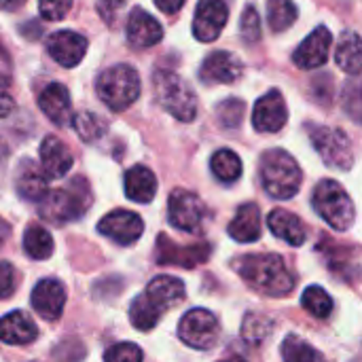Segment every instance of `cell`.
I'll list each match as a JSON object with an SVG mask.
<instances>
[{
    "mask_svg": "<svg viewBox=\"0 0 362 362\" xmlns=\"http://www.w3.org/2000/svg\"><path fill=\"white\" fill-rule=\"evenodd\" d=\"M36 325L23 312H11L0 318V341L8 346H28L36 339Z\"/></svg>",
    "mask_w": 362,
    "mask_h": 362,
    "instance_id": "obj_24",
    "label": "cell"
},
{
    "mask_svg": "<svg viewBox=\"0 0 362 362\" xmlns=\"http://www.w3.org/2000/svg\"><path fill=\"white\" fill-rule=\"evenodd\" d=\"M168 218L172 227L187 231V233H195L199 231L206 218V206L195 193L176 189L172 191L170 202H168Z\"/></svg>",
    "mask_w": 362,
    "mask_h": 362,
    "instance_id": "obj_9",
    "label": "cell"
},
{
    "mask_svg": "<svg viewBox=\"0 0 362 362\" xmlns=\"http://www.w3.org/2000/svg\"><path fill=\"white\" fill-rule=\"evenodd\" d=\"M49 55L64 68H74L87 53V38L72 30H57L47 38Z\"/></svg>",
    "mask_w": 362,
    "mask_h": 362,
    "instance_id": "obj_13",
    "label": "cell"
},
{
    "mask_svg": "<svg viewBox=\"0 0 362 362\" xmlns=\"http://www.w3.org/2000/svg\"><path fill=\"white\" fill-rule=\"evenodd\" d=\"M161 318V312L146 299V295H140L134 299L132 308H129V320L138 331H153L157 327Z\"/></svg>",
    "mask_w": 362,
    "mask_h": 362,
    "instance_id": "obj_31",
    "label": "cell"
},
{
    "mask_svg": "<svg viewBox=\"0 0 362 362\" xmlns=\"http://www.w3.org/2000/svg\"><path fill=\"white\" fill-rule=\"evenodd\" d=\"M301 305L316 318H329L333 312V299L322 286L305 288V293L301 297Z\"/></svg>",
    "mask_w": 362,
    "mask_h": 362,
    "instance_id": "obj_34",
    "label": "cell"
},
{
    "mask_svg": "<svg viewBox=\"0 0 362 362\" xmlns=\"http://www.w3.org/2000/svg\"><path fill=\"white\" fill-rule=\"evenodd\" d=\"M38 106L55 125H66L72 117L70 91L62 83H49L38 95Z\"/></svg>",
    "mask_w": 362,
    "mask_h": 362,
    "instance_id": "obj_20",
    "label": "cell"
},
{
    "mask_svg": "<svg viewBox=\"0 0 362 362\" xmlns=\"http://www.w3.org/2000/svg\"><path fill=\"white\" fill-rule=\"evenodd\" d=\"M91 206V189L85 178H72L66 189L49 191L40 199V216L51 223H70Z\"/></svg>",
    "mask_w": 362,
    "mask_h": 362,
    "instance_id": "obj_3",
    "label": "cell"
},
{
    "mask_svg": "<svg viewBox=\"0 0 362 362\" xmlns=\"http://www.w3.org/2000/svg\"><path fill=\"white\" fill-rule=\"evenodd\" d=\"M310 140L322 161L335 170H350L354 163V148L346 132L327 125H312Z\"/></svg>",
    "mask_w": 362,
    "mask_h": 362,
    "instance_id": "obj_7",
    "label": "cell"
},
{
    "mask_svg": "<svg viewBox=\"0 0 362 362\" xmlns=\"http://www.w3.org/2000/svg\"><path fill=\"white\" fill-rule=\"evenodd\" d=\"M210 168L221 182H235L242 176V159L229 148L216 151L210 159Z\"/></svg>",
    "mask_w": 362,
    "mask_h": 362,
    "instance_id": "obj_29",
    "label": "cell"
},
{
    "mask_svg": "<svg viewBox=\"0 0 362 362\" xmlns=\"http://www.w3.org/2000/svg\"><path fill=\"white\" fill-rule=\"evenodd\" d=\"M106 362H142V350L136 346V344H117L112 346L106 356H104Z\"/></svg>",
    "mask_w": 362,
    "mask_h": 362,
    "instance_id": "obj_37",
    "label": "cell"
},
{
    "mask_svg": "<svg viewBox=\"0 0 362 362\" xmlns=\"http://www.w3.org/2000/svg\"><path fill=\"white\" fill-rule=\"evenodd\" d=\"M40 168L45 170L47 178H62L72 168V155L66 144L55 138L47 136L40 144Z\"/></svg>",
    "mask_w": 362,
    "mask_h": 362,
    "instance_id": "obj_21",
    "label": "cell"
},
{
    "mask_svg": "<svg viewBox=\"0 0 362 362\" xmlns=\"http://www.w3.org/2000/svg\"><path fill=\"white\" fill-rule=\"evenodd\" d=\"M286 121H288V108L284 95L278 89H272L257 100L252 110V125L257 132L276 134L286 125Z\"/></svg>",
    "mask_w": 362,
    "mask_h": 362,
    "instance_id": "obj_11",
    "label": "cell"
},
{
    "mask_svg": "<svg viewBox=\"0 0 362 362\" xmlns=\"http://www.w3.org/2000/svg\"><path fill=\"white\" fill-rule=\"evenodd\" d=\"M274 331V320L265 314H257V312H250L246 314L244 322H242V337L248 341V344H261L265 341Z\"/></svg>",
    "mask_w": 362,
    "mask_h": 362,
    "instance_id": "obj_33",
    "label": "cell"
},
{
    "mask_svg": "<svg viewBox=\"0 0 362 362\" xmlns=\"http://www.w3.org/2000/svg\"><path fill=\"white\" fill-rule=\"evenodd\" d=\"M98 95L115 112L129 108L140 95L138 72L127 64L106 68L98 78Z\"/></svg>",
    "mask_w": 362,
    "mask_h": 362,
    "instance_id": "obj_6",
    "label": "cell"
},
{
    "mask_svg": "<svg viewBox=\"0 0 362 362\" xmlns=\"http://www.w3.org/2000/svg\"><path fill=\"white\" fill-rule=\"evenodd\" d=\"M229 235L235 242H257L261 238V210L257 204H244L240 206L238 214L233 216V221L229 223Z\"/></svg>",
    "mask_w": 362,
    "mask_h": 362,
    "instance_id": "obj_25",
    "label": "cell"
},
{
    "mask_svg": "<svg viewBox=\"0 0 362 362\" xmlns=\"http://www.w3.org/2000/svg\"><path fill=\"white\" fill-rule=\"evenodd\" d=\"M13 108H15V100H13V95L6 91V87H2V85H0V119L8 117V115L13 112Z\"/></svg>",
    "mask_w": 362,
    "mask_h": 362,
    "instance_id": "obj_41",
    "label": "cell"
},
{
    "mask_svg": "<svg viewBox=\"0 0 362 362\" xmlns=\"http://www.w3.org/2000/svg\"><path fill=\"white\" fill-rule=\"evenodd\" d=\"M15 291V269L0 261V299H8Z\"/></svg>",
    "mask_w": 362,
    "mask_h": 362,
    "instance_id": "obj_40",
    "label": "cell"
},
{
    "mask_svg": "<svg viewBox=\"0 0 362 362\" xmlns=\"http://www.w3.org/2000/svg\"><path fill=\"white\" fill-rule=\"evenodd\" d=\"M72 127L74 132L85 140V142H93L98 138H102L106 134V121L100 119L95 112H78L74 119H72Z\"/></svg>",
    "mask_w": 362,
    "mask_h": 362,
    "instance_id": "obj_35",
    "label": "cell"
},
{
    "mask_svg": "<svg viewBox=\"0 0 362 362\" xmlns=\"http://www.w3.org/2000/svg\"><path fill=\"white\" fill-rule=\"evenodd\" d=\"M159 104L178 121H193L197 115V95L191 85L172 70H157L153 76Z\"/></svg>",
    "mask_w": 362,
    "mask_h": 362,
    "instance_id": "obj_4",
    "label": "cell"
},
{
    "mask_svg": "<svg viewBox=\"0 0 362 362\" xmlns=\"http://www.w3.org/2000/svg\"><path fill=\"white\" fill-rule=\"evenodd\" d=\"M8 235H11V227L4 218H0V246L8 240Z\"/></svg>",
    "mask_w": 362,
    "mask_h": 362,
    "instance_id": "obj_43",
    "label": "cell"
},
{
    "mask_svg": "<svg viewBox=\"0 0 362 362\" xmlns=\"http://www.w3.org/2000/svg\"><path fill=\"white\" fill-rule=\"evenodd\" d=\"M4 159H6V146H4V144L0 142V163H2Z\"/></svg>",
    "mask_w": 362,
    "mask_h": 362,
    "instance_id": "obj_45",
    "label": "cell"
},
{
    "mask_svg": "<svg viewBox=\"0 0 362 362\" xmlns=\"http://www.w3.org/2000/svg\"><path fill=\"white\" fill-rule=\"evenodd\" d=\"M297 19V6L293 0H267V21L274 32L288 30Z\"/></svg>",
    "mask_w": 362,
    "mask_h": 362,
    "instance_id": "obj_32",
    "label": "cell"
},
{
    "mask_svg": "<svg viewBox=\"0 0 362 362\" xmlns=\"http://www.w3.org/2000/svg\"><path fill=\"white\" fill-rule=\"evenodd\" d=\"M23 250L34 261H45L53 255V238L40 225H30L23 233Z\"/></svg>",
    "mask_w": 362,
    "mask_h": 362,
    "instance_id": "obj_28",
    "label": "cell"
},
{
    "mask_svg": "<svg viewBox=\"0 0 362 362\" xmlns=\"http://www.w3.org/2000/svg\"><path fill=\"white\" fill-rule=\"evenodd\" d=\"M221 327L212 312L195 308L187 312L178 325V337L193 350H210L218 339Z\"/></svg>",
    "mask_w": 362,
    "mask_h": 362,
    "instance_id": "obj_8",
    "label": "cell"
},
{
    "mask_svg": "<svg viewBox=\"0 0 362 362\" xmlns=\"http://www.w3.org/2000/svg\"><path fill=\"white\" fill-rule=\"evenodd\" d=\"M146 299L163 314L165 310L178 305L185 299V284L178 278L172 276H159L155 280L148 282L146 291H144Z\"/></svg>",
    "mask_w": 362,
    "mask_h": 362,
    "instance_id": "obj_23",
    "label": "cell"
},
{
    "mask_svg": "<svg viewBox=\"0 0 362 362\" xmlns=\"http://www.w3.org/2000/svg\"><path fill=\"white\" fill-rule=\"evenodd\" d=\"M155 4H157V8L163 11L165 15H176V13L182 8L185 0H155Z\"/></svg>",
    "mask_w": 362,
    "mask_h": 362,
    "instance_id": "obj_42",
    "label": "cell"
},
{
    "mask_svg": "<svg viewBox=\"0 0 362 362\" xmlns=\"http://www.w3.org/2000/svg\"><path fill=\"white\" fill-rule=\"evenodd\" d=\"M235 272L244 282L269 297H286L295 288V278L278 255H246L235 261Z\"/></svg>",
    "mask_w": 362,
    "mask_h": 362,
    "instance_id": "obj_1",
    "label": "cell"
},
{
    "mask_svg": "<svg viewBox=\"0 0 362 362\" xmlns=\"http://www.w3.org/2000/svg\"><path fill=\"white\" fill-rule=\"evenodd\" d=\"M301 168L282 148H272L261 157V182L274 199H291L301 189Z\"/></svg>",
    "mask_w": 362,
    "mask_h": 362,
    "instance_id": "obj_2",
    "label": "cell"
},
{
    "mask_svg": "<svg viewBox=\"0 0 362 362\" xmlns=\"http://www.w3.org/2000/svg\"><path fill=\"white\" fill-rule=\"evenodd\" d=\"M72 8V0H38V11L47 21L64 19Z\"/></svg>",
    "mask_w": 362,
    "mask_h": 362,
    "instance_id": "obj_38",
    "label": "cell"
},
{
    "mask_svg": "<svg viewBox=\"0 0 362 362\" xmlns=\"http://www.w3.org/2000/svg\"><path fill=\"white\" fill-rule=\"evenodd\" d=\"M30 301H32L34 312H36L40 318L53 322V320H57V318L62 316V312H64V305H66V288H64L62 282H57V280H53V278L40 280V282L34 286Z\"/></svg>",
    "mask_w": 362,
    "mask_h": 362,
    "instance_id": "obj_16",
    "label": "cell"
},
{
    "mask_svg": "<svg viewBox=\"0 0 362 362\" xmlns=\"http://www.w3.org/2000/svg\"><path fill=\"white\" fill-rule=\"evenodd\" d=\"M221 362H246L244 358H240V356H231V358H227V361H221Z\"/></svg>",
    "mask_w": 362,
    "mask_h": 362,
    "instance_id": "obj_46",
    "label": "cell"
},
{
    "mask_svg": "<svg viewBox=\"0 0 362 362\" xmlns=\"http://www.w3.org/2000/svg\"><path fill=\"white\" fill-rule=\"evenodd\" d=\"M98 231L121 246H129L140 240L144 223L138 214L129 210H115L98 223Z\"/></svg>",
    "mask_w": 362,
    "mask_h": 362,
    "instance_id": "obj_12",
    "label": "cell"
},
{
    "mask_svg": "<svg viewBox=\"0 0 362 362\" xmlns=\"http://www.w3.org/2000/svg\"><path fill=\"white\" fill-rule=\"evenodd\" d=\"M331 42L333 36L329 32L327 25H318L295 51L293 62L301 68V70H314L327 64L329 53H331Z\"/></svg>",
    "mask_w": 362,
    "mask_h": 362,
    "instance_id": "obj_15",
    "label": "cell"
},
{
    "mask_svg": "<svg viewBox=\"0 0 362 362\" xmlns=\"http://www.w3.org/2000/svg\"><path fill=\"white\" fill-rule=\"evenodd\" d=\"M335 62L337 66L348 74H361L362 72V36L352 30H346L339 36L337 49H335Z\"/></svg>",
    "mask_w": 362,
    "mask_h": 362,
    "instance_id": "obj_27",
    "label": "cell"
},
{
    "mask_svg": "<svg viewBox=\"0 0 362 362\" xmlns=\"http://www.w3.org/2000/svg\"><path fill=\"white\" fill-rule=\"evenodd\" d=\"M240 76H242V62L227 51L210 53L199 68V78L204 83H235Z\"/></svg>",
    "mask_w": 362,
    "mask_h": 362,
    "instance_id": "obj_18",
    "label": "cell"
},
{
    "mask_svg": "<svg viewBox=\"0 0 362 362\" xmlns=\"http://www.w3.org/2000/svg\"><path fill=\"white\" fill-rule=\"evenodd\" d=\"M15 187L19 197L28 202H40L49 193V178L38 163H34L32 159H23L17 168Z\"/></svg>",
    "mask_w": 362,
    "mask_h": 362,
    "instance_id": "obj_19",
    "label": "cell"
},
{
    "mask_svg": "<svg viewBox=\"0 0 362 362\" xmlns=\"http://www.w3.org/2000/svg\"><path fill=\"white\" fill-rule=\"evenodd\" d=\"M314 210L337 231H346L356 221V208L352 197L337 180H320L312 195Z\"/></svg>",
    "mask_w": 362,
    "mask_h": 362,
    "instance_id": "obj_5",
    "label": "cell"
},
{
    "mask_svg": "<svg viewBox=\"0 0 362 362\" xmlns=\"http://www.w3.org/2000/svg\"><path fill=\"white\" fill-rule=\"evenodd\" d=\"M282 361L284 362H327L325 356L312 348L305 339L297 335H288L282 341Z\"/></svg>",
    "mask_w": 362,
    "mask_h": 362,
    "instance_id": "obj_30",
    "label": "cell"
},
{
    "mask_svg": "<svg viewBox=\"0 0 362 362\" xmlns=\"http://www.w3.org/2000/svg\"><path fill=\"white\" fill-rule=\"evenodd\" d=\"M212 252L208 244H193V246H176L168 235H159L157 240V263L159 265H178V267H195L206 263Z\"/></svg>",
    "mask_w": 362,
    "mask_h": 362,
    "instance_id": "obj_14",
    "label": "cell"
},
{
    "mask_svg": "<svg viewBox=\"0 0 362 362\" xmlns=\"http://www.w3.org/2000/svg\"><path fill=\"white\" fill-rule=\"evenodd\" d=\"M104 2H108L110 6H119V4H123V0H104Z\"/></svg>",
    "mask_w": 362,
    "mask_h": 362,
    "instance_id": "obj_47",
    "label": "cell"
},
{
    "mask_svg": "<svg viewBox=\"0 0 362 362\" xmlns=\"http://www.w3.org/2000/svg\"><path fill=\"white\" fill-rule=\"evenodd\" d=\"M246 104L240 98H229L216 106V117L223 127H238L244 119Z\"/></svg>",
    "mask_w": 362,
    "mask_h": 362,
    "instance_id": "obj_36",
    "label": "cell"
},
{
    "mask_svg": "<svg viewBox=\"0 0 362 362\" xmlns=\"http://www.w3.org/2000/svg\"><path fill=\"white\" fill-rule=\"evenodd\" d=\"M267 227L272 229V233L276 238L284 240L291 246H301L308 240V231H305L303 221L297 214H293V212H288L284 208H278V210L269 212Z\"/></svg>",
    "mask_w": 362,
    "mask_h": 362,
    "instance_id": "obj_22",
    "label": "cell"
},
{
    "mask_svg": "<svg viewBox=\"0 0 362 362\" xmlns=\"http://www.w3.org/2000/svg\"><path fill=\"white\" fill-rule=\"evenodd\" d=\"M163 38L161 23L144 8H134L127 19V42L136 49H148Z\"/></svg>",
    "mask_w": 362,
    "mask_h": 362,
    "instance_id": "obj_17",
    "label": "cell"
},
{
    "mask_svg": "<svg viewBox=\"0 0 362 362\" xmlns=\"http://www.w3.org/2000/svg\"><path fill=\"white\" fill-rule=\"evenodd\" d=\"M229 8L225 0H199L193 17V36L202 42H212L227 25Z\"/></svg>",
    "mask_w": 362,
    "mask_h": 362,
    "instance_id": "obj_10",
    "label": "cell"
},
{
    "mask_svg": "<svg viewBox=\"0 0 362 362\" xmlns=\"http://www.w3.org/2000/svg\"><path fill=\"white\" fill-rule=\"evenodd\" d=\"M242 36L248 42H257L261 38V17L255 6H246L242 13Z\"/></svg>",
    "mask_w": 362,
    "mask_h": 362,
    "instance_id": "obj_39",
    "label": "cell"
},
{
    "mask_svg": "<svg viewBox=\"0 0 362 362\" xmlns=\"http://www.w3.org/2000/svg\"><path fill=\"white\" fill-rule=\"evenodd\" d=\"M157 193V178L155 174L144 165H134L125 174V195L136 204H148L153 202Z\"/></svg>",
    "mask_w": 362,
    "mask_h": 362,
    "instance_id": "obj_26",
    "label": "cell"
},
{
    "mask_svg": "<svg viewBox=\"0 0 362 362\" xmlns=\"http://www.w3.org/2000/svg\"><path fill=\"white\" fill-rule=\"evenodd\" d=\"M23 2H25V0H0V6L6 8V11H15V8H19Z\"/></svg>",
    "mask_w": 362,
    "mask_h": 362,
    "instance_id": "obj_44",
    "label": "cell"
}]
</instances>
